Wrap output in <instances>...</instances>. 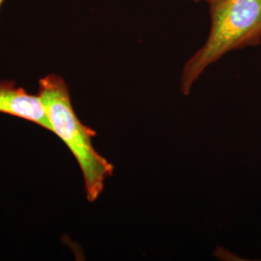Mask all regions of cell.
<instances>
[{"instance_id":"1","label":"cell","mask_w":261,"mask_h":261,"mask_svg":"<svg viewBox=\"0 0 261 261\" xmlns=\"http://www.w3.org/2000/svg\"><path fill=\"white\" fill-rule=\"evenodd\" d=\"M37 94L44 105L51 133L65 143L81 168L87 200L96 201L103 192L106 180L114 172L113 164L94 147L96 130L76 115L69 85L62 76L49 74L42 77L38 82Z\"/></svg>"},{"instance_id":"2","label":"cell","mask_w":261,"mask_h":261,"mask_svg":"<svg viewBox=\"0 0 261 261\" xmlns=\"http://www.w3.org/2000/svg\"><path fill=\"white\" fill-rule=\"evenodd\" d=\"M208 6V37L185 63L180 79L181 91L186 96L209 66L232 50L261 43V0H213Z\"/></svg>"},{"instance_id":"3","label":"cell","mask_w":261,"mask_h":261,"mask_svg":"<svg viewBox=\"0 0 261 261\" xmlns=\"http://www.w3.org/2000/svg\"><path fill=\"white\" fill-rule=\"evenodd\" d=\"M0 113L34 123L51 132L44 105L38 94L28 93L13 80H0Z\"/></svg>"},{"instance_id":"4","label":"cell","mask_w":261,"mask_h":261,"mask_svg":"<svg viewBox=\"0 0 261 261\" xmlns=\"http://www.w3.org/2000/svg\"><path fill=\"white\" fill-rule=\"evenodd\" d=\"M191 1H194V2H206V3H209L213 0H191Z\"/></svg>"},{"instance_id":"5","label":"cell","mask_w":261,"mask_h":261,"mask_svg":"<svg viewBox=\"0 0 261 261\" xmlns=\"http://www.w3.org/2000/svg\"><path fill=\"white\" fill-rule=\"evenodd\" d=\"M4 1H5V0H0V8H1V6H2V4H3Z\"/></svg>"}]
</instances>
